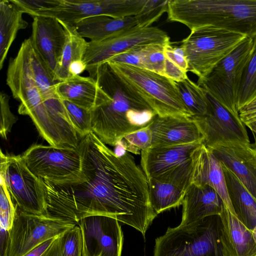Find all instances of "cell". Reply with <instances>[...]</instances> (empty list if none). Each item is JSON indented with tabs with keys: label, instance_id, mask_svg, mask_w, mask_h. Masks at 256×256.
Here are the masks:
<instances>
[{
	"label": "cell",
	"instance_id": "obj_1",
	"mask_svg": "<svg viewBox=\"0 0 256 256\" xmlns=\"http://www.w3.org/2000/svg\"><path fill=\"white\" fill-rule=\"evenodd\" d=\"M82 179L56 184L42 180L47 215L78 225L82 218L102 215L116 219L144 237L157 214L150 200L147 178L126 151L118 156L92 132L78 146Z\"/></svg>",
	"mask_w": 256,
	"mask_h": 256
},
{
	"label": "cell",
	"instance_id": "obj_2",
	"mask_svg": "<svg viewBox=\"0 0 256 256\" xmlns=\"http://www.w3.org/2000/svg\"><path fill=\"white\" fill-rule=\"evenodd\" d=\"M88 72L107 95L103 103L90 112L92 132L106 144L118 146L125 136L147 126L158 116L123 84L108 62Z\"/></svg>",
	"mask_w": 256,
	"mask_h": 256
},
{
	"label": "cell",
	"instance_id": "obj_3",
	"mask_svg": "<svg viewBox=\"0 0 256 256\" xmlns=\"http://www.w3.org/2000/svg\"><path fill=\"white\" fill-rule=\"evenodd\" d=\"M167 14L169 22L190 30L208 26L256 35V0H168Z\"/></svg>",
	"mask_w": 256,
	"mask_h": 256
},
{
	"label": "cell",
	"instance_id": "obj_4",
	"mask_svg": "<svg viewBox=\"0 0 256 256\" xmlns=\"http://www.w3.org/2000/svg\"><path fill=\"white\" fill-rule=\"evenodd\" d=\"M107 62L123 84L140 96L158 116H192L182 98L176 82L138 66Z\"/></svg>",
	"mask_w": 256,
	"mask_h": 256
},
{
	"label": "cell",
	"instance_id": "obj_5",
	"mask_svg": "<svg viewBox=\"0 0 256 256\" xmlns=\"http://www.w3.org/2000/svg\"><path fill=\"white\" fill-rule=\"evenodd\" d=\"M219 216L168 228L155 241L154 256H224Z\"/></svg>",
	"mask_w": 256,
	"mask_h": 256
},
{
	"label": "cell",
	"instance_id": "obj_6",
	"mask_svg": "<svg viewBox=\"0 0 256 256\" xmlns=\"http://www.w3.org/2000/svg\"><path fill=\"white\" fill-rule=\"evenodd\" d=\"M246 37L208 26L191 30L180 45L188 63V70L195 74L198 80L204 78Z\"/></svg>",
	"mask_w": 256,
	"mask_h": 256
},
{
	"label": "cell",
	"instance_id": "obj_7",
	"mask_svg": "<svg viewBox=\"0 0 256 256\" xmlns=\"http://www.w3.org/2000/svg\"><path fill=\"white\" fill-rule=\"evenodd\" d=\"M147 0H38L31 15L53 17L70 26L90 16L104 15L116 18L136 16Z\"/></svg>",
	"mask_w": 256,
	"mask_h": 256
},
{
	"label": "cell",
	"instance_id": "obj_8",
	"mask_svg": "<svg viewBox=\"0 0 256 256\" xmlns=\"http://www.w3.org/2000/svg\"><path fill=\"white\" fill-rule=\"evenodd\" d=\"M246 37L198 83L208 94L233 114L238 116V102L241 78L253 48Z\"/></svg>",
	"mask_w": 256,
	"mask_h": 256
},
{
	"label": "cell",
	"instance_id": "obj_9",
	"mask_svg": "<svg viewBox=\"0 0 256 256\" xmlns=\"http://www.w3.org/2000/svg\"><path fill=\"white\" fill-rule=\"evenodd\" d=\"M202 144L150 148L142 150V168L148 180L170 183L186 191L192 184L194 153Z\"/></svg>",
	"mask_w": 256,
	"mask_h": 256
},
{
	"label": "cell",
	"instance_id": "obj_10",
	"mask_svg": "<svg viewBox=\"0 0 256 256\" xmlns=\"http://www.w3.org/2000/svg\"><path fill=\"white\" fill-rule=\"evenodd\" d=\"M21 156L29 170L42 180L64 184L82 179V160L78 148L34 144Z\"/></svg>",
	"mask_w": 256,
	"mask_h": 256
},
{
	"label": "cell",
	"instance_id": "obj_11",
	"mask_svg": "<svg viewBox=\"0 0 256 256\" xmlns=\"http://www.w3.org/2000/svg\"><path fill=\"white\" fill-rule=\"evenodd\" d=\"M0 179L15 204L22 211L38 216L47 215L42 180L27 168L21 156L6 155L0 150Z\"/></svg>",
	"mask_w": 256,
	"mask_h": 256
},
{
	"label": "cell",
	"instance_id": "obj_12",
	"mask_svg": "<svg viewBox=\"0 0 256 256\" xmlns=\"http://www.w3.org/2000/svg\"><path fill=\"white\" fill-rule=\"evenodd\" d=\"M75 226L48 215L26 212L16 205V216L10 231L8 256H24L42 242L60 236Z\"/></svg>",
	"mask_w": 256,
	"mask_h": 256
},
{
	"label": "cell",
	"instance_id": "obj_13",
	"mask_svg": "<svg viewBox=\"0 0 256 256\" xmlns=\"http://www.w3.org/2000/svg\"><path fill=\"white\" fill-rule=\"evenodd\" d=\"M170 42L166 32L154 26L137 25L100 42H88L84 56L86 71L108 62L112 57L135 48L152 44Z\"/></svg>",
	"mask_w": 256,
	"mask_h": 256
},
{
	"label": "cell",
	"instance_id": "obj_14",
	"mask_svg": "<svg viewBox=\"0 0 256 256\" xmlns=\"http://www.w3.org/2000/svg\"><path fill=\"white\" fill-rule=\"evenodd\" d=\"M78 226L82 238V256H121L124 236L116 219L92 215L82 218Z\"/></svg>",
	"mask_w": 256,
	"mask_h": 256
},
{
	"label": "cell",
	"instance_id": "obj_15",
	"mask_svg": "<svg viewBox=\"0 0 256 256\" xmlns=\"http://www.w3.org/2000/svg\"><path fill=\"white\" fill-rule=\"evenodd\" d=\"M208 107L206 114L192 117L204 136V144L208 147L220 142H250L246 126L236 116L206 92Z\"/></svg>",
	"mask_w": 256,
	"mask_h": 256
},
{
	"label": "cell",
	"instance_id": "obj_16",
	"mask_svg": "<svg viewBox=\"0 0 256 256\" xmlns=\"http://www.w3.org/2000/svg\"><path fill=\"white\" fill-rule=\"evenodd\" d=\"M208 148L256 200V150L254 143L227 142Z\"/></svg>",
	"mask_w": 256,
	"mask_h": 256
},
{
	"label": "cell",
	"instance_id": "obj_17",
	"mask_svg": "<svg viewBox=\"0 0 256 256\" xmlns=\"http://www.w3.org/2000/svg\"><path fill=\"white\" fill-rule=\"evenodd\" d=\"M150 148L168 147L202 142L204 136L192 118L156 116L149 124Z\"/></svg>",
	"mask_w": 256,
	"mask_h": 256
},
{
	"label": "cell",
	"instance_id": "obj_18",
	"mask_svg": "<svg viewBox=\"0 0 256 256\" xmlns=\"http://www.w3.org/2000/svg\"><path fill=\"white\" fill-rule=\"evenodd\" d=\"M32 18V32L30 38L32 44L54 76L57 63L66 41L65 30L54 18L44 16Z\"/></svg>",
	"mask_w": 256,
	"mask_h": 256
},
{
	"label": "cell",
	"instance_id": "obj_19",
	"mask_svg": "<svg viewBox=\"0 0 256 256\" xmlns=\"http://www.w3.org/2000/svg\"><path fill=\"white\" fill-rule=\"evenodd\" d=\"M220 220V238L224 256H256V244L248 229L223 203Z\"/></svg>",
	"mask_w": 256,
	"mask_h": 256
},
{
	"label": "cell",
	"instance_id": "obj_20",
	"mask_svg": "<svg viewBox=\"0 0 256 256\" xmlns=\"http://www.w3.org/2000/svg\"><path fill=\"white\" fill-rule=\"evenodd\" d=\"M192 184L212 187L228 209L236 215L227 191L222 164L204 143L197 148L193 156Z\"/></svg>",
	"mask_w": 256,
	"mask_h": 256
},
{
	"label": "cell",
	"instance_id": "obj_21",
	"mask_svg": "<svg viewBox=\"0 0 256 256\" xmlns=\"http://www.w3.org/2000/svg\"><path fill=\"white\" fill-rule=\"evenodd\" d=\"M222 204V198L212 187L192 184L186 190L183 200L180 224H188L208 216H219Z\"/></svg>",
	"mask_w": 256,
	"mask_h": 256
},
{
	"label": "cell",
	"instance_id": "obj_22",
	"mask_svg": "<svg viewBox=\"0 0 256 256\" xmlns=\"http://www.w3.org/2000/svg\"><path fill=\"white\" fill-rule=\"evenodd\" d=\"M58 94L62 100H68L90 112L103 103L106 93L90 76H75L58 82Z\"/></svg>",
	"mask_w": 256,
	"mask_h": 256
},
{
	"label": "cell",
	"instance_id": "obj_23",
	"mask_svg": "<svg viewBox=\"0 0 256 256\" xmlns=\"http://www.w3.org/2000/svg\"><path fill=\"white\" fill-rule=\"evenodd\" d=\"M138 25L136 16L116 18L99 15L84 18L75 24L84 38L90 42H100Z\"/></svg>",
	"mask_w": 256,
	"mask_h": 256
},
{
	"label": "cell",
	"instance_id": "obj_24",
	"mask_svg": "<svg viewBox=\"0 0 256 256\" xmlns=\"http://www.w3.org/2000/svg\"><path fill=\"white\" fill-rule=\"evenodd\" d=\"M222 166L234 211L238 218L252 230L256 225V200L236 176L224 164Z\"/></svg>",
	"mask_w": 256,
	"mask_h": 256
},
{
	"label": "cell",
	"instance_id": "obj_25",
	"mask_svg": "<svg viewBox=\"0 0 256 256\" xmlns=\"http://www.w3.org/2000/svg\"><path fill=\"white\" fill-rule=\"evenodd\" d=\"M24 12L12 1L0 2V69L2 70L8 50L18 32L26 28L28 23L22 18Z\"/></svg>",
	"mask_w": 256,
	"mask_h": 256
},
{
	"label": "cell",
	"instance_id": "obj_26",
	"mask_svg": "<svg viewBox=\"0 0 256 256\" xmlns=\"http://www.w3.org/2000/svg\"><path fill=\"white\" fill-rule=\"evenodd\" d=\"M59 22L65 30L66 41L57 63L54 76L56 80L62 82L72 77L69 72L70 65L75 61L84 60L88 42L80 34L74 26Z\"/></svg>",
	"mask_w": 256,
	"mask_h": 256
},
{
	"label": "cell",
	"instance_id": "obj_27",
	"mask_svg": "<svg viewBox=\"0 0 256 256\" xmlns=\"http://www.w3.org/2000/svg\"><path fill=\"white\" fill-rule=\"evenodd\" d=\"M152 206L158 214L182 204L186 191L173 184L148 180Z\"/></svg>",
	"mask_w": 256,
	"mask_h": 256
},
{
	"label": "cell",
	"instance_id": "obj_28",
	"mask_svg": "<svg viewBox=\"0 0 256 256\" xmlns=\"http://www.w3.org/2000/svg\"><path fill=\"white\" fill-rule=\"evenodd\" d=\"M29 60L34 80L44 101L62 99L56 92L58 82L34 48L30 38L26 39Z\"/></svg>",
	"mask_w": 256,
	"mask_h": 256
},
{
	"label": "cell",
	"instance_id": "obj_29",
	"mask_svg": "<svg viewBox=\"0 0 256 256\" xmlns=\"http://www.w3.org/2000/svg\"><path fill=\"white\" fill-rule=\"evenodd\" d=\"M176 83L182 98L192 113V117H200L206 114L208 102L206 91L188 77Z\"/></svg>",
	"mask_w": 256,
	"mask_h": 256
},
{
	"label": "cell",
	"instance_id": "obj_30",
	"mask_svg": "<svg viewBox=\"0 0 256 256\" xmlns=\"http://www.w3.org/2000/svg\"><path fill=\"white\" fill-rule=\"evenodd\" d=\"M252 38V52L241 78L238 102V111L256 98V35Z\"/></svg>",
	"mask_w": 256,
	"mask_h": 256
},
{
	"label": "cell",
	"instance_id": "obj_31",
	"mask_svg": "<svg viewBox=\"0 0 256 256\" xmlns=\"http://www.w3.org/2000/svg\"><path fill=\"white\" fill-rule=\"evenodd\" d=\"M166 44H152L141 46L139 50L140 68L164 76L165 63L164 48Z\"/></svg>",
	"mask_w": 256,
	"mask_h": 256
},
{
	"label": "cell",
	"instance_id": "obj_32",
	"mask_svg": "<svg viewBox=\"0 0 256 256\" xmlns=\"http://www.w3.org/2000/svg\"><path fill=\"white\" fill-rule=\"evenodd\" d=\"M63 102L73 126L81 136L92 132L90 112L68 100Z\"/></svg>",
	"mask_w": 256,
	"mask_h": 256
},
{
	"label": "cell",
	"instance_id": "obj_33",
	"mask_svg": "<svg viewBox=\"0 0 256 256\" xmlns=\"http://www.w3.org/2000/svg\"><path fill=\"white\" fill-rule=\"evenodd\" d=\"M0 190V226L10 231L16 216V205L2 179Z\"/></svg>",
	"mask_w": 256,
	"mask_h": 256
},
{
	"label": "cell",
	"instance_id": "obj_34",
	"mask_svg": "<svg viewBox=\"0 0 256 256\" xmlns=\"http://www.w3.org/2000/svg\"><path fill=\"white\" fill-rule=\"evenodd\" d=\"M62 256H82V238L78 225L60 235Z\"/></svg>",
	"mask_w": 256,
	"mask_h": 256
},
{
	"label": "cell",
	"instance_id": "obj_35",
	"mask_svg": "<svg viewBox=\"0 0 256 256\" xmlns=\"http://www.w3.org/2000/svg\"><path fill=\"white\" fill-rule=\"evenodd\" d=\"M152 139V132L148 125L125 136L122 144L126 150L138 154L150 148Z\"/></svg>",
	"mask_w": 256,
	"mask_h": 256
},
{
	"label": "cell",
	"instance_id": "obj_36",
	"mask_svg": "<svg viewBox=\"0 0 256 256\" xmlns=\"http://www.w3.org/2000/svg\"><path fill=\"white\" fill-rule=\"evenodd\" d=\"M168 0H147L142 11L136 16L138 25L147 27L158 20L164 13L167 12Z\"/></svg>",
	"mask_w": 256,
	"mask_h": 256
},
{
	"label": "cell",
	"instance_id": "obj_37",
	"mask_svg": "<svg viewBox=\"0 0 256 256\" xmlns=\"http://www.w3.org/2000/svg\"><path fill=\"white\" fill-rule=\"evenodd\" d=\"M0 134L3 139L6 140L8 134L16 121V118L10 111L8 96L2 92L0 93Z\"/></svg>",
	"mask_w": 256,
	"mask_h": 256
},
{
	"label": "cell",
	"instance_id": "obj_38",
	"mask_svg": "<svg viewBox=\"0 0 256 256\" xmlns=\"http://www.w3.org/2000/svg\"><path fill=\"white\" fill-rule=\"evenodd\" d=\"M238 116L245 126L256 133V98L240 109Z\"/></svg>",
	"mask_w": 256,
	"mask_h": 256
},
{
	"label": "cell",
	"instance_id": "obj_39",
	"mask_svg": "<svg viewBox=\"0 0 256 256\" xmlns=\"http://www.w3.org/2000/svg\"><path fill=\"white\" fill-rule=\"evenodd\" d=\"M0 256H8L10 244V231L0 226Z\"/></svg>",
	"mask_w": 256,
	"mask_h": 256
},
{
	"label": "cell",
	"instance_id": "obj_40",
	"mask_svg": "<svg viewBox=\"0 0 256 256\" xmlns=\"http://www.w3.org/2000/svg\"><path fill=\"white\" fill-rule=\"evenodd\" d=\"M58 236L52 238L42 242L24 256H43Z\"/></svg>",
	"mask_w": 256,
	"mask_h": 256
},
{
	"label": "cell",
	"instance_id": "obj_41",
	"mask_svg": "<svg viewBox=\"0 0 256 256\" xmlns=\"http://www.w3.org/2000/svg\"><path fill=\"white\" fill-rule=\"evenodd\" d=\"M86 64L82 60H77L73 62L69 67V72L70 76H80L86 70Z\"/></svg>",
	"mask_w": 256,
	"mask_h": 256
},
{
	"label": "cell",
	"instance_id": "obj_42",
	"mask_svg": "<svg viewBox=\"0 0 256 256\" xmlns=\"http://www.w3.org/2000/svg\"><path fill=\"white\" fill-rule=\"evenodd\" d=\"M59 236L43 256H62Z\"/></svg>",
	"mask_w": 256,
	"mask_h": 256
},
{
	"label": "cell",
	"instance_id": "obj_43",
	"mask_svg": "<svg viewBox=\"0 0 256 256\" xmlns=\"http://www.w3.org/2000/svg\"><path fill=\"white\" fill-rule=\"evenodd\" d=\"M252 237L254 240V241L256 244V225L253 230H252Z\"/></svg>",
	"mask_w": 256,
	"mask_h": 256
},
{
	"label": "cell",
	"instance_id": "obj_44",
	"mask_svg": "<svg viewBox=\"0 0 256 256\" xmlns=\"http://www.w3.org/2000/svg\"><path fill=\"white\" fill-rule=\"evenodd\" d=\"M254 146H255L256 150V142L254 143Z\"/></svg>",
	"mask_w": 256,
	"mask_h": 256
},
{
	"label": "cell",
	"instance_id": "obj_45",
	"mask_svg": "<svg viewBox=\"0 0 256 256\" xmlns=\"http://www.w3.org/2000/svg\"></svg>",
	"mask_w": 256,
	"mask_h": 256
}]
</instances>
